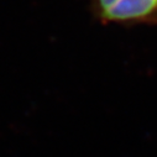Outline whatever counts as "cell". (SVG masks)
Segmentation results:
<instances>
[{
    "mask_svg": "<svg viewBox=\"0 0 157 157\" xmlns=\"http://www.w3.org/2000/svg\"><path fill=\"white\" fill-rule=\"evenodd\" d=\"M90 13L103 25H157V0H90Z\"/></svg>",
    "mask_w": 157,
    "mask_h": 157,
    "instance_id": "1",
    "label": "cell"
}]
</instances>
